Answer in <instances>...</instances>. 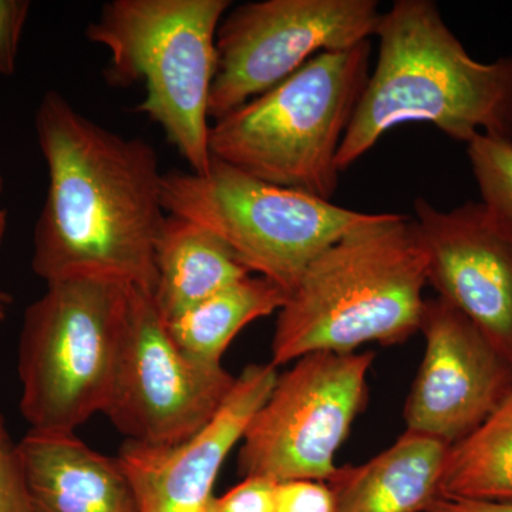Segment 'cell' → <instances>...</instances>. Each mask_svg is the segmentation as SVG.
<instances>
[{
    "instance_id": "cell-25",
    "label": "cell",
    "mask_w": 512,
    "mask_h": 512,
    "mask_svg": "<svg viewBox=\"0 0 512 512\" xmlns=\"http://www.w3.org/2000/svg\"><path fill=\"white\" fill-rule=\"evenodd\" d=\"M6 229H8V212L0 210V245H2L3 238H5ZM13 299L10 293L0 285V323L8 316L9 308L12 306Z\"/></svg>"
},
{
    "instance_id": "cell-10",
    "label": "cell",
    "mask_w": 512,
    "mask_h": 512,
    "mask_svg": "<svg viewBox=\"0 0 512 512\" xmlns=\"http://www.w3.org/2000/svg\"><path fill=\"white\" fill-rule=\"evenodd\" d=\"M235 379L178 348L153 295L128 291L119 362L104 416L124 439L170 446L197 433L221 409Z\"/></svg>"
},
{
    "instance_id": "cell-26",
    "label": "cell",
    "mask_w": 512,
    "mask_h": 512,
    "mask_svg": "<svg viewBox=\"0 0 512 512\" xmlns=\"http://www.w3.org/2000/svg\"><path fill=\"white\" fill-rule=\"evenodd\" d=\"M2 194H3V178H2V174H0V198H2ZM0 210H2V208H0Z\"/></svg>"
},
{
    "instance_id": "cell-14",
    "label": "cell",
    "mask_w": 512,
    "mask_h": 512,
    "mask_svg": "<svg viewBox=\"0 0 512 512\" xmlns=\"http://www.w3.org/2000/svg\"><path fill=\"white\" fill-rule=\"evenodd\" d=\"M18 447L37 512H138L117 457L74 431L29 430Z\"/></svg>"
},
{
    "instance_id": "cell-18",
    "label": "cell",
    "mask_w": 512,
    "mask_h": 512,
    "mask_svg": "<svg viewBox=\"0 0 512 512\" xmlns=\"http://www.w3.org/2000/svg\"><path fill=\"white\" fill-rule=\"evenodd\" d=\"M440 498L512 503V393L480 426L448 446Z\"/></svg>"
},
{
    "instance_id": "cell-9",
    "label": "cell",
    "mask_w": 512,
    "mask_h": 512,
    "mask_svg": "<svg viewBox=\"0 0 512 512\" xmlns=\"http://www.w3.org/2000/svg\"><path fill=\"white\" fill-rule=\"evenodd\" d=\"M382 16L376 0H261L229 10L215 40L211 119L278 86L320 53L372 39Z\"/></svg>"
},
{
    "instance_id": "cell-13",
    "label": "cell",
    "mask_w": 512,
    "mask_h": 512,
    "mask_svg": "<svg viewBox=\"0 0 512 512\" xmlns=\"http://www.w3.org/2000/svg\"><path fill=\"white\" fill-rule=\"evenodd\" d=\"M278 375L271 362L245 367L218 413L180 443L147 446L124 440L117 460L138 512H204L222 464L244 439Z\"/></svg>"
},
{
    "instance_id": "cell-20",
    "label": "cell",
    "mask_w": 512,
    "mask_h": 512,
    "mask_svg": "<svg viewBox=\"0 0 512 512\" xmlns=\"http://www.w3.org/2000/svg\"><path fill=\"white\" fill-rule=\"evenodd\" d=\"M0 512H37L30 494L18 441L10 436L0 413Z\"/></svg>"
},
{
    "instance_id": "cell-15",
    "label": "cell",
    "mask_w": 512,
    "mask_h": 512,
    "mask_svg": "<svg viewBox=\"0 0 512 512\" xmlns=\"http://www.w3.org/2000/svg\"><path fill=\"white\" fill-rule=\"evenodd\" d=\"M447 444L404 431L360 466L338 467L326 483L336 512H427L440 498Z\"/></svg>"
},
{
    "instance_id": "cell-2",
    "label": "cell",
    "mask_w": 512,
    "mask_h": 512,
    "mask_svg": "<svg viewBox=\"0 0 512 512\" xmlns=\"http://www.w3.org/2000/svg\"><path fill=\"white\" fill-rule=\"evenodd\" d=\"M379 56L338 154L340 173L384 134L429 123L451 140L512 143V55L473 59L433 0H396L377 28Z\"/></svg>"
},
{
    "instance_id": "cell-3",
    "label": "cell",
    "mask_w": 512,
    "mask_h": 512,
    "mask_svg": "<svg viewBox=\"0 0 512 512\" xmlns=\"http://www.w3.org/2000/svg\"><path fill=\"white\" fill-rule=\"evenodd\" d=\"M426 286V255L414 221L386 212L305 269L278 312L272 365L315 352L353 353L367 343H403L419 332Z\"/></svg>"
},
{
    "instance_id": "cell-12",
    "label": "cell",
    "mask_w": 512,
    "mask_h": 512,
    "mask_svg": "<svg viewBox=\"0 0 512 512\" xmlns=\"http://www.w3.org/2000/svg\"><path fill=\"white\" fill-rule=\"evenodd\" d=\"M427 285L467 316L512 363V237L481 202L439 210L414 201Z\"/></svg>"
},
{
    "instance_id": "cell-22",
    "label": "cell",
    "mask_w": 512,
    "mask_h": 512,
    "mask_svg": "<svg viewBox=\"0 0 512 512\" xmlns=\"http://www.w3.org/2000/svg\"><path fill=\"white\" fill-rule=\"evenodd\" d=\"M276 481L266 477H245L220 497H212L204 512H272Z\"/></svg>"
},
{
    "instance_id": "cell-23",
    "label": "cell",
    "mask_w": 512,
    "mask_h": 512,
    "mask_svg": "<svg viewBox=\"0 0 512 512\" xmlns=\"http://www.w3.org/2000/svg\"><path fill=\"white\" fill-rule=\"evenodd\" d=\"M30 8L28 0H0V76L15 73Z\"/></svg>"
},
{
    "instance_id": "cell-19",
    "label": "cell",
    "mask_w": 512,
    "mask_h": 512,
    "mask_svg": "<svg viewBox=\"0 0 512 512\" xmlns=\"http://www.w3.org/2000/svg\"><path fill=\"white\" fill-rule=\"evenodd\" d=\"M467 157L488 214L512 237V143L488 136L467 144Z\"/></svg>"
},
{
    "instance_id": "cell-1",
    "label": "cell",
    "mask_w": 512,
    "mask_h": 512,
    "mask_svg": "<svg viewBox=\"0 0 512 512\" xmlns=\"http://www.w3.org/2000/svg\"><path fill=\"white\" fill-rule=\"evenodd\" d=\"M35 128L49 184L33 272L46 285L99 278L153 295L154 248L167 217L157 151L100 126L56 90L40 100Z\"/></svg>"
},
{
    "instance_id": "cell-7",
    "label": "cell",
    "mask_w": 512,
    "mask_h": 512,
    "mask_svg": "<svg viewBox=\"0 0 512 512\" xmlns=\"http://www.w3.org/2000/svg\"><path fill=\"white\" fill-rule=\"evenodd\" d=\"M161 202L167 214L224 239L251 274L271 279L288 295L316 256L386 214L278 187L214 157L205 174L164 173Z\"/></svg>"
},
{
    "instance_id": "cell-6",
    "label": "cell",
    "mask_w": 512,
    "mask_h": 512,
    "mask_svg": "<svg viewBox=\"0 0 512 512\" xmlns=\"http://www.w3.org/2000/svg\"><path fill=\"white\" fill-rule=\"evenodd\" d=\"M109 279L47 285L19 336V409L30 430L76 431L103 413L113 387L128 291Z\"/></svg>"
},
{
    "instance_id": "cell-5",
    "label": "cell",
    "mask_w": 512,
    "mask_h": 512,
    "mask_svg": "<svg viewBox=\"0 0 512 512\" xmlns=\"http://www.w3.org/2000/svg\"><path fill=\"white\" fill-rule=\"evenodd\" d=\"M229 0H111L86 37L109 52L111 87L141 83L136 107L164 131L190 171L208 173L211 87L217 72V30Z\"/></svg>"
},
{
    "instance_id": "cell-16",
    "label": "cell",
    "mask_w": 512,
    "mask_h": 512,
    "mask_svg": "<svg viewBox=\"0 0 512 512\" xmlns=\"http://www.w3.org/2000/svg\"><path fill=\"white\" fill-rule=\"evenodd\" d=\"M154 264L153 299L165 322L252 275L224 239L197 222L171 214L158 232Z\"/></svg>"
},
{
    "instance_id": "cell-4",
    "label": "cell",
    "mask_w": 512,
    "mask_h": 512,
    "mask_svg": "<svg viewBox=\"0 0 512 512\" xmlns=\"http://www.w3.org/2000/svg\"><path fill=\"white\" fill-rule=\"evenodd\" d=\"M370 40L323 52L211 126V156L252 177L330 201L338 154L370 76Z\"/></svg>"
},
{
    "instance_id": "cell-8",
    "label": "cell",
    "mask_w": 512,
    "mask_h": 512,
    "mask_svg": "<svg viewBox=\"0 0 512 512\" xmlns=\"http://www.w3.org/2000/svg\"><path fill=\"white\" fill-rule=\"evenodd\" d=\"M375 353L299 357L252 417L238 453L242 477L328 481L335 456L365 410Z\"/></svg>"
},
{
    "instance_id": "cell-17",
    "label": "cell",
    "mask_w": 512,
    "mask_h": 512,
    "mask_svg": "<svg viewBox=\"0 0 512 512\" xmlns=\"http://www.w3.org/2000/svg\"><path fill=\"white\" fill-rule=\"evenodd\" d=\"M288 292L264 276L248 275L167 322L168 332L188 356L221 365L242 329L284 308Z\"/></svg>"
},
{
    "instance_id": "cell-21",
    "label": "cell",
    "mask_w": 512,
    "mask_h": 512,
    "mask_svg": "<svg viewBox=\"0 0 512 512\" xmlns=\"http://www.w3.org/2000/svg\"><path fill=\"white\" fill-rule=\"evenodd\" d=\"M272 512H336L335 494L326 481H281Z\"/></svg>"
},
{
    "instance_id": "cell-11",
    "label": "cell",
    "mask_w": 512,
    "mask_h": 512,
    "mask_svg": "<svg viewBox=\"0 0 512 512\" xmlns=\"http://www.w3.org/2000/svg\"><path fill=\"white\" fill-rule=\"evenodd\" d=\"M426 352L404 404L406 431L451 446L512 393V363L444 299H426L420 329Z\"/></svg>"
},
{
    "instance_id": "cell-24",
    "label": "cell",
    "mask_w": 512,
    "mask_h": 512,
    "mask_svg": "<svg viewBox=\"0 0 512 512\" xmlns=\"http://www.w3.org/2000/svg\"><path fill=\"white\" fill-rule=\"evenodd\" d=\"M427 512H512V503H481V501L439 498Z\"/></svg>"
}]
</instances>
